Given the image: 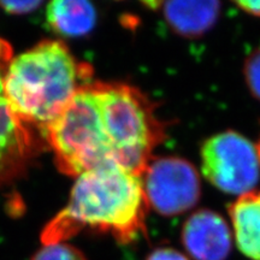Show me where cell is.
<instances>
[{
	"instance_id": "obj_1",
	"label": "cell",
	"mask_w": 260,
	"mask_h": 260,
	"mask_svg": "<svg viewBox=\"0 0 260 260\" xmlns=\"http://www.w3.org/2000/svg\"><path fill=\"white\" fill-rule=\"evenodd\" d=\"M148 207L142 177L119 165H102L77 176L69 203L44 229L42 243L64 242L84 228L133 242L146 232Z\"/></svg>"
},
{
	"instance_id": "obj_2",
	"label": "cell",
	"mask_w": 260,
	"mask_h": 260,
	"mask_svg": "<svg viewBox=\"0 0 260 260\" xmlns=\"http://www.w3.org/2000/svg\"><path fill=\"white\" fill-rule=\"evenodd\" d=\"M90 74V67L75 59L63 42L42 41L10 61L5 95L19 121L46 133Z\"/></svg>"
},
{
	"instance_id": "obj_3",
	"label": "cell",
	"mask_w": 260,
	"mask_h": 260,
	"mask_svg": "<svg viewBox=\"0 0 260 260\" xmlns=\"http://www.w3.org/2000/svg\"><path fill=\"white\" fill-rule=\"evenodd\" d=\"M95 86L113 161L142 177L154 148L164 140V124L153 104L135 87L107 82Z\"/></svg>"
},
{
	"instance_id": "obj_4",
	"label": "cell",
	"mask_w": 260,
	"mask_h": 260,
	"mask_svg": "<svg viewBox=\"0 0 260 260\" xmlns=\"http://www.w3.org/2000/svg\"><path fill=\"white\" fill-rule=\"evenodd\" d=\"M201 170L224 193L239 197L251 193L260 177L258 148L235 132L220 133L201 148Z\"/></svg>"
},
{
	"instance_id": "obj_5",
	"label": "cell",
	"mask_w": 260,
	"mask_h": 260,
	"mask_svg": "<svg viewBox=\"0 0 260 260\" xmlns=\"http://www.w3.org/2000/svg\"><path fill=\"white\" fill-rule=\"evenodd\" d=\"M148 206L164 216L189 211L200 198V178L189 161L162 157L149 161L142 175Z\"/></svg>"
},
{
	"instance_id": "obj_6",
	"label": "cell",
	"mask_w": 260,
	"mask_h": 260,
	"mask_svg": "<svg viewBox=\"0 0 260 260\" xmlns=\"http://www.w3.org/2000/svg\"><path fill=\"white\" fill-rule=\"evenodd\" d=\"M182 243L194 260H226L232 251V230L217 212L200 210L184 223Z\"/></svg>"
},
{
	"instance_id": "obj_7",
	"label": "cell",
	"mask_w": 260,
	"mask_h": 260,
	"mask_svg": "<svg viewBox=\"0 0 260 260\" xmlns=\"http://www.w3.org/2000/svg\"><path fill=\"white\" fill-rule=\"evenodd\" d=\"M30 152V133L16 117L6 99L4 68L0 67V186L21 174Z\"/></svg>"
},
{
	"instance_id": "obj_8",
	"label": "cell",
	"mask_w": 260,
	"mask_h": 260,
	"mask_svg": "<svg viewBox=\"0 0 260 260\" xmlns=\"http://www.w3.org/2000/svg\"><path fill=\"white\" fill-rule=\"evenodd\" d=\"M172 30L187 39L199 38L218 19V2H167L155 4Z\"/></svg>"
},
{
	"instance_id": "obj_9",
	"label": "cell",
	"mask_w": 260,
	"mask_h": 260,
	"mask_svg": "<svg viewBox=\"0 0 260 260\" xmlns=\"http://www.w3.org/2000/svg\"><path fill=\"white\" fill-rule=\"evenodd\" d=\"M237 248L251 260H260V191L239 197L229 207Z\"/></svg>"
},
{
	"instance_id": "obj_10",
	"label": "cell",
	"mask_w": 260,
	"mask_h": 260,
	"mask_svg": "<svg viewBox=\"0 0 260 260\" xmlns=\"http://www.w3.org/2000/svg\"><path fill=\"white\" fill-rule=\"evenodd\" d=\"M47 22L52 29L64 37H82L94 28L96 12L84 0H56L47 6Z\"/></svg>"
},
{
	"instance_id": "obj_11",
	"label": "cell",
	"mask_w": 260,
	"mask_h": 260,
	"mask_svg": "<svg viewBox=\"0 0 260 260\" xmlns=\"http://www.w3.org/2000/svg\"><path fill=\"white\" fill-rule=\"evenodd\" d=\"M31 260H87L83 253L67 242L44 245Z\"/></svg>"
},
{
	"instance_id": "obj_12",
	"label": "cell",
	"mask_w": 260,
	"mask_h": 260,
	"mask_svg": "<svg viewBox=\"0 0 260 260\" xmlns=\"http://www.w3.org/2000/svg\"><path fill=\"white\" fill-rule=\"evenodd\" d=\"M243 75L252 95L260 100V45L247 57L243 65Z\"/></svg>"
},
{
	"instance_id": "obj_13",
	"label": "cell",
	"mask_w": 260,
	"mask_h": 260,
	"mask_svg": "<svg viewBox=\"0 0 260 260\" xmlns=\"http://www.w3.org/2000/svg\"><path fill=\"white\" fill-rule=\"evenodd\" d=\"M41 5V2H2L0 6L11 14H28V12L34 11Z\"/></svg>"
},
{
	"instance_id": "obj_14",
	"label": "cell",
	"mask_w": 260,
	"mask_h": 260,
	"mask_svg": "<svg viewBox=\"0 0 260 260\" xmlns=\"http://www.w3.org/2000/svg\"><path fill=\"white\" fill-rule=\"evenodd\" d=\"M146 260H190L189 256H187L183 253L169 247H161L157 248L147 256Z\"/></svg>"
},
{
	"instance_id": "obj_15",
	"label": "cell",
	"mask_w": 260,
	"mask_h": 260,
	"mask_svg": "<svg viewBox=\"0 0 260 260\" xmlns=\"http://www.w3.org/2000/svg\"><path fill=\"white\" fill-rule=\"evenodd\" d=\"M235 4L247 14L260 17V2H237Z\"/></svg>"
},
{
	"instance_id": "obj_16",
	"label": "cell",
	"mask_w": 260,
	"mask_h": 260,
	"mask_svg": "<svg viewBox=\"0 0 260 260\" xmlns=\"http://www.w3.org/2000/svg\"><path fill=\"white\" fill-rule=\"evenodd\" d=\"M11 61V47L8 42L0 39V67L8 68Z\"/></svg>"
},
{
	"instance_id": "obj_17",
	"label": "cell",
	"mask_w": 260,
	"mask_h": 260,
	"mask_svg": "<svg viewBox=\"0 0 260 260\" xmlns=\"http://www.w3.org/2000/svg\"><path fill=\"white\" fill-rule=\"evenodd\" d=\"M256 148H258V153H259V157H260V142H259L258 147H256Z\"/></svg>"
}]
</instances>
